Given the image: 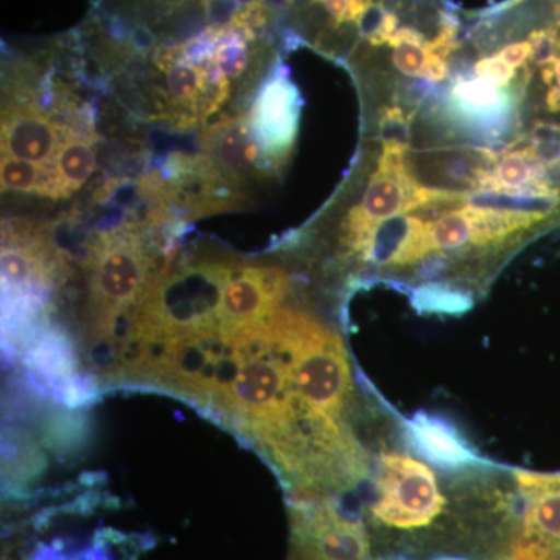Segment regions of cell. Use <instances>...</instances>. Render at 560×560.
I'll return each mask as SVG.
<instances>
[{"instance_id":"6da1fadb","label":"cell","mask_w":560,"mask_h":560,"mask_svg":"<svg viewBox=\"0 0 560 560\" xmlns=\"http://www.w3.org/2000/svg\"><path fill=\"white\" fill-rule=\"evenodd\" d=\"M234 260L198 259L158 271L114 361L140 349L219 331V311Z\"/></svg>"},{"instance_id":"7a4b0ae2","label":"cell","mask_w":560,"mask_h":560,"mask_svg":"<svg viewBox=\"0 0 560 560\" xmlns=\"http://www.w3.org/2000/svg\"><path fill=\"white\" fill-rule=\"evenodd\" d=\"M91 296L88 348L114 357L120 320L131 323L140 301L156 278L149 246L136 224L101 235L90 254ZM130 327V326H128Z\"/></svg>"},{"instance_id":"3957f363","label":"cell","mask_w":560,"mask_h":560,"mask_svg":"<svg viewBox=\"0 0 560 560\" xmlns=\"http://www.w3.org/2000/svg\"><path fill=\"white\" fill-rule=\"evenodd\" d=\"M371 518L385 528H429L441 517L445 497L436 475L422 460L407 453H385L375 471Z\"/></svg>"},{"instance_id":"277c9868","label":"cell","mask_w":560,"mask_h":560,"mask_svg":"<svg viewBox=\"0 0 560 560\" xmlns=\"http://www.w3.org/2000/svg\"><path fill=\"white\" fill-rule=\"evenodd\" d=\"M287 560H368L370 534L329 495H293Z\"/></svg>"},{"instance_id":"5b68a950","label":"cell","mask_w":560,"mask_h":560,"mask_svg":"<svg viewBox=\"0 0 560 560\" xmlns=\"http://www.w3.org/2000/svg\"><path fill=\"white\" fill-rule=\"evenodd\" d=\"M407 158V151L383 149L363 200L350 210L345 224V243L352 253L361 256L377 224L410 209L419 184L411 176Z\"/></svg>"},{"instance_id":"8992f818","label":"cell","mask_w":560,"mask_h":560,"mask_svg":"<svg viewBox=\"0 0 560 560\" xmlns=\"http://www.w3.org/2000/svg\"><path fill=\"white\" fill-rule=\"evenodd\" d=\"M525 506L517 536L500 560H560V474H515Z\"/></svg>"},{"instance_id":"52a82bcc","label":"cell","mask_w":560,"mask_h":560,"mask_svg":"<svg viewBox=\"0 0 560 560\" xmlns=\"http://www.w3.org/2000/svg\"><path fill=\"white\" fill-rule=\"evenodd\" d=\"M289 287V275L282 268L235 264L221 298V337L231 338L237 331L265 323L279 311Z\"/></svg>"},{"instance_id":"ba28073f","label":"cell","mask_w":560,"mask_h":560,"mask_svg":"<svg viewBox=\"0 0 560 560\" xmlns=\"http://www.w3.org/2000/svg\"><path fill=\"white\" fill-rule=\"evenodd\" d=\"M301 95L289 79V70L279 69L254 103L249 124L256 135L265 165L279 168L290 160L296 139Z\"/></svg>"},{"instance_id":"9c48e42d","label":"cell","mask_w":560,"mask_h":560,"mask_svg":"<svg viewBox=\"0 0 560 560\" xmlns=\"http://www.w3.org/2000/svg\"><path fill=\"white\" fill-rule=\"evenodd\" d=\"M256 0H101L98 13L132 25L226 24Z\"/></svg>"},{"instance_id":"30bf717a","label":"cell","mask_w":560,"mask_h":560,"mask_svg":"<svg viewBox=\"0 0 560 560\" xmlns=\"http://www.w3.org/2000/svg\"><path fill=\"white\" fill-rule=\"evenodd\" d=\"M70 131L38 103L14 98L3 106L2 156L50 165Z\"/></svg>"},{"instance_id":"8fae6325","label":"cell","mask_w":560,"mask_h":560,"mask_svg":"<svg viewBox=\"0 0 560 560\" xmlns=\"http://www.w3.org/2000/svg\"><path fill=\"white\" fill-rule=\"evenodd\" d=\"M408 161L416 183L429 189L466 194L485 189L486 179L495 165L497 154L490 149H452L425 153Z\"/></svg>"},{"instance_id":"7c38bea8","label":"cell","mask_w":560,"mask_h":560,"mask_svg":"<svg viewBox=\"0 0 560 560\" xmlns=\"http://www.w3.org/2000/svg\"><path fill=\"white\" fill-rule=\"evenodd\" d=\"M431 254L430 224L411 213H399L375 226L361 259L385 270H404L419 267Z\"/></svg>"},{"instance_id":"4fadbf2b","label":"cell","mask_w":560,"mask_h":560,"mask_svg":"<svg viewBox=\"0 0 560 560\" xmlns=\"http://www.w3.org/2000/svg\"><path fill=\"white\" fill-rule=\"evenodd\" d=\"M202 156L213 175L226 184H242L250 172L265 162L248 116H235L210 128Z\"/></svg>"},{"instance_id":"5bb4252c","label":"cell","mask_w":560,"mask_h":560,"mask_svg":"<svg viewBox=\"0 0 560 560\" xmlns=\"http://www.w3.org/2000/svg\"><path fill=\"white\" fill-rule=\"evenodd\" d=\"M408 434L418 452L445 469H459L480 463L458 433L442 420L418 415L408 423Z\"/></svg>"},{"instance_id":"9a60e30c","label":"cell","mask_w":560,"mask_h":560,"mask_svg":"<svg viewBox=\"0 0 560 560\" xmlns=\"http://www.w3.org/2000/svg\"><path fill=\"white\" fill-rule=\"evenodd\" d=\"M503 194H560L550 178V173L536 161L529 147L510 151L497 160L485 189Z\"/></svg>"},{"instance_id":"2e32d148","label":"cell","mask_w":560,"mask_h":560,"mask_svg":"<svg viewBox=\"0 0 560 560\" xmlns=\"http://www.w3.org/2000/svg\"><path fill=\"white\" fill-rule=\"evenodd\" d=\"M54 175V197L65 200L72 197L91 179L97 167V149L92 135L70 131L50 164Z\"/></svg>"},{"instance_id":"e0dca14e","label":"cell","mask_w":560,"mask_h":560,"mask_svg":"<svg viewBox=\"0 0 560 560\" xmlns=\"http://www.w3.org/2000/svg\"><path fill=\"white\" fill-rule=\"evenodd\" d=\"M467 206L500 212L530 213V215L556 217L560 210V194H503L480 190L467 195Z\"/></svg>"},{"instance_id":"ac0fdd59","label":"cell","mask_w":560,"mask_h":560,"mask_svg":"<svg viewBox=\"0 0 560 560\" xmlns=\"http://www.w3.org/2000/svg\"><path fill=\"white\" fill-rule=\"evenodd\" d=\"M0 180L3 191H21L43 198L54 197V175L50 165L2 156Z\"/></svg>"},{"instance_id":"d6986e66","label":"cell","mask_w":560,"mask_h":560,"mask_svg":"<svg viewBox=\"0 0 560 560\" xmlns=\"http://www.w3.org/2000/svg\"><path fill=\"white\" fill-rule=\"evenodd\" d=\"M474 238V221L467 206L458 212L448 213L430 224V241L433 254L458 253L471 248Z\"/></svg>"},{"instance_id":"ffe728a7","label":"cell","mask_w":560,"mask_h":560,"mask_svg":"<svg viewBox=\"0 0 560 560\" xmlns=\"http://www.w3.org/2000/svg\"><path fill=\"white\" fill-rule=\"evenodd\" d=\"M412 305L419 312L459 313L469 311L471 302L463 291L442 283H427L412 293Z\"/></svg>"},{"instance_id":"44dd1931","label":"cell","mask_w":560,"mask_h":560,"mask_svg":"<svg viewBox=\"0 0 560 560\" xmlns=\"http://www.w3.org/2000/svg\"><path fill=\"white\" fill-rule=\"evenodd\" d=\"M529 150L548 172L560 165V125L536 121L529 132Z\"/></svg>"},{"instance_id":"7402d4cb","label":"cell","mask_w":560,"mask_h":560,"mask_svg":"<svg viewBox=\"0 0 560 560\" xmlns=\"http://www.w3.org/2000/svg\"><path fill=\"white\" fill-rule=\"evenodd\" d=\"M382 149L410 150L411 116L399 106H388L381 117Z\"/></svg>"},{"instance_id":"603a6c76","label":"cell","mask_w":560,"mask_h":560,"mask_svg":"<svg viewBox=\"0 0 560 560\" xmlns=\"http://www.w3.org/2000/svg\"><path fill=\"white\" fill-rule=\"evenodd\" d=\"M433 55L434 51L429 44L405 43L393 49L390 60L394 68L405 77L418 79V77H425Z\"/></svg>"},{"instance_id":"cb8c5ba5","label":"cell","mask_w":560,"mask_h":560,"mask_svg":"<svg viewBox=\"0 0 560 560\" xmlns=\"http://www.w3.org/2000/svg\"><path fill=\"white\" fill-rule=\"evenodd\" d=\"M474 72L475 77L488 80L489 83L495 84L499 88L510 86L512 81L517 79L515 69L508 66L497 54L480 58L477 65L474 66Z\"/></svg>"},{"instance_id":"d4e9b609","label":"cell","mask_w":560,"mask_h":560,"mask_svg":"<svg viewBox=\"0 0 560 560\" xmlns=\"http://www.w3.org/2000/svg\"><path fill=\"white\" fill-rule=\"evenodd\" d=\"M508 40H510V43L504 44V46L500 47L499 51H497V55H499L501 60L515 70L528 66V62H530V55H533V46H530L529 39Z\"/></svg>"},{"instance_id":"484cf974","label":"cell","mask_w":560,"mask_h":560,"mask_svg":"<svg viewBox=\"0 0 560 560\" xmlns=\"http://www.w3.org/2000/svg\"><path fill=\"white\" fill-rule=\"evenodd\" d=\"M547 108L551 113H560V88L551 86L547 92Z\"/></svg>"},{"instance_id":"4316f807","label":"cell","mask_w":560,"mask_h":560,"mask_svg":"<svg viewBox=\"0 0 560 560\" xmlns=\"http://www.w3.org/2000/svg\"><path fill=\"white\" fill-rule=\"evenodd\" d=\"M552 66H555L556 86L560 88V36L558 39V57H556V60H555V62H552Z\"/></svg>"}]
</instances>
